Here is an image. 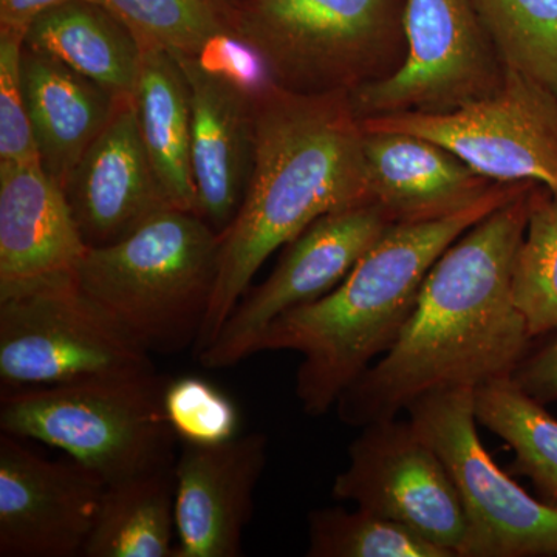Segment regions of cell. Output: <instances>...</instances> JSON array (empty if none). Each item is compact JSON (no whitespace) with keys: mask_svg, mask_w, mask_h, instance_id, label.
Wrapping results in <instances>:
<instances>
[{"mask_svg":"<svg viewBox=\"0 0 557 557\" xmlns=\"http://www.w3.org/2000/svg\"><path fill=\"white\" fill-rule=\"evenodd\" d=\"M190 95V161L199 215L219 234L239 212L255 161V84L175 54Z\"/></svg>","mask_w":557,"mask_h":557,"instance_id":"15","label":"cell"},{"mask_svg":"<svg viewBox=\"0 0 557 557\" xmlns=\"http://www.w3.org/2000/svg\"><path fill=\"white\" fill-rule=\"evenodd\" d=\"M106 483L69 458L49 460L0 435V556H84Z\"/></svg>","mask_w":557,"mask_h":557,"instance_id":"13","label":"cell"},{"mask_svg":"<svg viewBox=\"0 0 557 557\" xmlns=\"http://www.w3.org/2000/svg\"><path fill=\"white\" fill-rule=\"evenodd\" d=\"M475 417L515 453L507 471L525 475L539 500L557 509V418L511 376L474 388Z\"/></svg>","mask_w":557,"mask_h":557,"instance_id":"23","label":"cell"},{"mask_svg":"<svg viewBox=\"0 0 557 557\" xmlns=\"http://www.w3.org/2000/svg\"><path fill=\"white\" fill-rule=\"evenodd\" d=\"M132 101L143 143L171 203L199 214L190 161L189 86L174 53L157 47L143 49Z\"/></svg>","mask_w":557,"mask_h":557,"instance_id":"21","label":"cell"},{"mask_svg":"<svg viewBox=\"0 0 557 557\" xmlns=\"http://www.w3.org/2000/svg\"><path fill=\"white\" fill-rule=\"evenodd\" d=\"M536 185L475 223L429 271L394 347L336 403L344 424L397 418L440 388L508 379L533 343L512 295L516 256Z\"/></svg>","mask_w":557,"mask_h":557,"instance_id":"1","label":"cell"},{"mask_svg":"<svg viewBox=\"0 0 557 557\" xmlns=\"http://www.w3.org/2000/svg\"><path fill=\"white\" fill-rule=\"evenodd\" d=\"M255 161L239 212L220 234L219 276L194 354L218 338L252 278L314 220L370 203L364 131L350 94L255 86Z\"/></svg>","mask_w":557,"mask_h":557,"instance_id":"2","label":"cell"},{"mask_svg":"<svg viewBox=\"0 0 557 557\" xmlns=\"http://www.w3.org/2000/svg\"><path fill=\"white\" fill-rule=\"evenodd\" d=\"M516 306L531 338L557 327V196L536 185L512 274Z\"/></svg>","mask_w":557,"mask_h":557,"instance_id":"27","label":"cell"},{"mask_svg":"<svg viewBox=\"0 0 557 557\" xmlns=\"http://www.w3.org/2000/svg\"><path fill=\"white\" fill-rule=\"evenodd\" d=\"M21 65L40 166L64 188L86 150L126 101L116 100L61 61L25 46Z\"/></svg>","mask_w":557,"mask_h":557,"instance_id":"19","label":"cell"},{"mask_svg":"<svg viewBox=\"0 0 557 557\" xmlns=\"http://www.w3.org/2000/svg\"><path fill=\"white\" fill-rule=\"evenodd\" d=\"M406 412L456 486L467 520L460 557H557V509L530 496L490 456L472 388L429 392Z\"/></svg>","mask_w":557,"mask_h":557,"instance_id":"7","label":"cell"},{"mask_svg":"<svg viewBox=\"0 0 557 557\" xmlns=\"http://www.w3.org/2000/svg\"><path fill=\"white\" fill-rule=\"evenodd\" d=\"M24 36L0 28V163H39L22 83Z\"/></svg>","mask_w":557,"mask_h":557,"instance_id":"29","label":"cell"},{"mask_svg":"<svg viewBox=\"0 0 557 557\" xmlns=\"http://www.w3.org/2000/svg\"><path fill=\"white\" fill-rule=\"evenodd\" d=\"M153 369L148 351L90 302L75 281L0 300L2 391Z\"/></svg>","mask_w":557,"mask_h":557,"instance_id":"8","label":"cell"},{"mask_svg":"<svg viewBox=\"0 0 557 557\" xmlns=\"http://www.w3.org/2000/svg\"><path fill=\"white\" fill-rule=\"evenodd\" d=\"M406 0H237L222 9L226 38L263 78L302 95L379 83L405 62Z\"/></svg>","mask_w":557,"mask_h":557,"instance_id":"5","label":"cell"},{"mask_svg":"<svg viewBox=\"0 0 557 557\" xmlns=\"http://www.w3.org/2000/svg\"><path fill=\"white\" fill-rule=\"evenodd\" d=\"M170 380L153 369L2 391L0 431L64 450L106 485L120 482L177 460L164 413Z\"/></svg>","mask_w":557,"mask_h":557,"instance_id":"6","label":"cell"},{"mask_svg":"<svg viewBox=\"0 0 557 557\" xmlns=\"http://www.w3.org/2000/svg\"><path fill=\"white\" fill-rule=\"evenodd\" d=\"M215 3L220 7V9H225V7L233 5L237 0H214Z\"/></svg>","mask_w":557,"mask_h":557,"instance_id":"32","label":"cell"},{"mask_svg":"<svg viewBox=\"0 0 557 557\" xmlns=\"http://www.w3.org/2000/svg\"><path fill=\"white\" fill-rule=\"evenodd\" d=\"M405 32L401 67L351 91L359 119L448 113L490 97L504 83V62L471 0H406Z\"/></svg>","mask_w":557,"mask_h":557,"instance_id":"9","label":"cell"},{"mask_svg":"<svg viewBox=\"0 0 557 557\" xmlns=\"http://www.w3.org/2000/svg\"><path fill=\"white\" fill-rule=\"evenodd\" d=\"M123 22L145 47L203 57L226 38L214 0H91Z\"/></svg>","mask_w":557,"mask_h":557,"instance_id":"25","label":"cell"},{"mask_svg":"<svg viewBox=\"0 0 557 557\" xmlns=\"http://www.w3.org/2000/svg\"><path fill=\"white\" fill-rule=\"evenodd\" d=\"M511 379L542 405L557 403V327L533 339Z\"/></svg>","mask_w":557,"mask_h":557,"instance_id":"30","label":"cell"},{"mask_svg":"<svg viewBox=\"0 0 557 557\" xmlns=\"http://www.w3.org/2000/svg\"><path fill=\"white\" fill-rule=\"evenodd\" d=\"M164 413L182 443L219 445L237 437L239 410L233 399L199 376L170 380Z\"/></svg>","mask_w":557,"mask_h":557,"instance_id":"28","label":"cell"},{"mask_svg":"<svg viewBox=\"0 0 557 557\" xmlns=\"http://www.w3.org/2000/svg\"><path fill=\"white\" fill-rule=\"evenodd\" d=\"M505 69L557 94V0H471Z\"/></svg>","mask_w":557,"mask_h":557,"instance_id":"24","label":"cell"},{"mask_svg":"<svg viewBox=\"0 0 557 557\" xmlns=\"http://www.w3.org/2000/svg\"><path fill=\"white\" fill-rule=\"evenodd\" d=\"M175 463L109 483L83 557H175Z\"/></svg>","mask_w":557,"mask_h":557,"instance_id":"22","label":"cell"},{"mask_svg":"<svg viewBox=\"0 0 557 557\" xmlns=\"http://www.w3.org/2000/svg\"><path fill=\"white\" fill-rule=\"evenodd\" d=\"M62 189L87 248L126 239L175 208L143 143L134 101L120 106Z\"/></svg>","mask_w":557,"mask_h":557,"instance_id":"16","label":"cell"},{"mask_svg":"<svg viewBox=\"0 0 557 557\" xmlns=\"http://www.w3.org/2000/svg\"><path fill=\"white\" fill-rule=\"evenodd\" d=\"M394 223L375 203L329 212L285 245L258 287H249L211 346L199 357L207 369H226L251 357L252 344L274 319L324 298Z\"/></svg>","mask_w":557,"mask_h":557,"instance_id":"12","label":"cell"},{"mask_svg":"<svg viewBox=\"0 0 557 557\" xmlns=\"http://www.w3.org/2000/svg\"><path fill=\"white\" fill-rule=\"evenodd\" d=\"M269 437L237 435L219 445L182 443L175 460V557L244 556Z\"/></svg>","mask_w":557,"mask_h":557,"instance_id":"14","label":"cell"},{"mask_svg":"<svg viewBox=\"0 0 557 557\" xmlns=\"http://www.w3.org/2000/svg\"><path fill=\"white\" fill-rule=\"evenodd\" d=\"M370 203L392 223L450 218L500 183L472 170L445 146L408 132L364 129Z\"/></svg>","mask_w":557,"mask_h":557,"instance_id":"18","label":"cell"},{"mask_svg":"<svg viewBox=\"0 0 557 557\" xmlns=\"http://www.w3.org/2000/svg\"><path fill=\"white\" fill-rule=\"evenodd\" d=\"M309 523V557H454L448 549L366 509H314Z\"/></svg>","mask_w":557,"mask_h":557,"instance_id":"26","label":"cell"},{"mask_svg":"<svg viewBox=\"0 0 557 557\" xmlns=\"http://www.w3.org/2000/svg\"><path fill=\"white\" fill-rule=\"evenodd\" d=\"M220 234L172 208L126 239L87 248L79 292L149 355L196 348L219 276Z\"/></svg>","mask_w":557,"mask_h":557,"instance_id":"4","label":"cell"},{"mask_svg":"<svg viewBox=\"0 0 557 557\" xmlns=\"http://www.w3.org/2000/svg\"><path fill=\"white\" fill-rule=\"evenodd\" d=\"M364 129L408 132L445 146L494 183H536L557 196V94L505 69L502 86L448 113L361 120Z\"/></svg>","mask_w":557,"mask_h":557,"instance_id":"10","label":"cell"},{"mask_svg":"<svg viewBox=\"0 0 557 557\" xmlns=\"http://www.w3.org/2000/svg\"><path fill=\"white\" fill-rule=\"evenodd\" d=\"M87 245L39 163H0V300L75 281Z\"/></svg>","mask_w":557,"mask_h":557,"instance_id":"17","label":"cell"},{"mask_svg":"<svg viewBox=\"0 0 557 557\" xmlns=\"http://www.w3.org/2000/svg\"><path fill=\"white\" fill-rule=\"evenodd\" d=\"M24 46L61 61L121 102L134 100L143 46L91 0H69L40 14L25 33Z\"/></svg>","mask_w":557,"mask_h":557,"instance_id":"20","label":"cell"},{"mask_svg":"<svg viewBox=\"0 0 557 557\" xmlns=\"http://www.w3.org/2000/svg\"><path fill=\"white\" fill-rule=\"evenodd\" d=\"M332 496L395 520L460 557L467 520L448 469L410 420L375 421L348 446Z\"/></svg>","mask_w":557,"mask_h":557,"instance_id":"11","label":"cell"},{"mask_svg":"<svg viewBox=\"0 0 557 557\" xmlns=\"http://www.w3.org/2000/svg\"><path fill=\"white\" fill-rule=\"evenodd\" d=\"M65 2L69 0H0V28L25 35L40 14Z\"/></svg>","mask_w":557,"mask_h":557,"instance_id":"31","label":"cell"},{"mask_svg":"<svg viewBox=\"0 0 557 557\" xmlns=\"http://www.w3.org/2000/svg\"><path fill=\"white\" fill-rule=\"evenodd\" d=\"M531 185L534 183H500L474 207L450 218L388 226L338 287L274 319L249 355L299 354L296 397L307 416H325L397 343L440 256L475 223Z\"/></svg>","mask_w":557,"mask_h":557,"instance_id":"3","label":"cell"}]
</instances>
